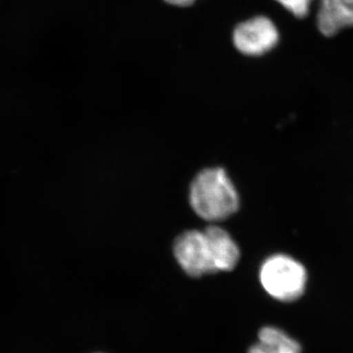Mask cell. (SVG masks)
Wrapping results in <instances>:
<instances>
[{
	"label": "cell",
	"mask_w": 353,
	"mask_h": 353,
	"mask_svg": "<svg viewBox=\"0 0 353 353\" xmlns=\"http://www.w3.org/2000/svg\"><path fill=\"white\" fill-rule=\"evenodd\" d=\"M294 17L303 19L308 15L313 0H275Z\"/></svg>",
	"instance_id": "obj_8"
},
{
	"label": "cell",
	"mask_w": 353,
	"mask_h": 353,
	"mask_svg": "<svg viewBox=\"0 0 353 353\" xmlns=\"http://www.w3.org/2000/svg\"><path fill=\"white\" fill-rule=\"evenodd\" d=\"M248 353H301V347L283 330L266 326L260 330L259 341Z\"/></svg>",
	"instance_id": "obj_7"
},
{
	"label": "cell",
	"mask_w": 353,
	"mask_h": 353,
	"mask_svg": "<svg viewBox=\"0 0 353 353\" xmlns=\"http://www.w3.org/2000/svg\"><path fill=\"white\" fill-rule=\"evenodd\" d=\"M215 273L233 270L240 260V248L222 228L208 227L204 231Z\"/></svg>",
	"instance_id": "obj_5"
},
{
	"label": "cell",
	"mask_w": 353,
	"mask_h": 353,
	"mask_svg": "<svg viewBox=\"0 0 353 353\" xmlns=\"http://www.w3.org/2000/svg\"><path fill=\"white\" fill-rule=\"evenodd\" d=\"M166 3L170 4V6H178V7H188L192 6L196 0H164Z\"/></svg>",
	"instance_id": "obj_9"
},
{
	"label": "cell",
	"mask_w": 353,
	"mask_h": 353,
	"mask_svg": "<svg viewBox=\"0 0 353 353\" xmlns=\"http://www.w3.org/2000/svg\"><path fill=\"white\" fill-rule=\"evenodd\" d=\"M316 23L326 38L336 36L345 28L353 27V0H320Z\"/></svg>",
	"instance_id": "obj_6"
},
{
	"label": "cell",
	"mask_w": 353,
	"mask_h": 353,
	"mask_svg": "<svg viewBox=\"0 0 353 353\" xmlns=\"http://www.w3.org/2000/svg\"><path fill=\"white\" fill-rule=\"evenodd\" d=\"M280 41V32L273 21L256 16L236 26L233 41L236 50L248 57H261L273 50Z\"/></svg>",
	"instance_id": "obj_3"
},
{
	"label": "cell",
	"mask_w": 353,
	"mask_h": 353,
	"mask_svg": "<svg viewBox=\"0 0 353 353\" xmlns=\"http://www.w3.org/2000/svg\"><path fill=\"white\" fill-rule=\"evenodd\" d=\"M190 205L202 219L221 221L234 214L240 206L236 188L222 168L201 172L190 185Z\"/></svg>",
	"instance_id": "obj_1"
},
{
	"label": "cell",
	"mask_w": 353,
	"mask_h": 353,
	"mask_svg": "<svg viewBox=\"0 0 353 353\" xmlns=\"http://www.w3.org/2000/svg\"><path fill=\"white\" fill-rule=\"evenodd\" d=\"M259 279L269 296L282 303H292L305 292L307 272L301 262L289 255L275 254L261 265Z\"/></svg>",
	"instance_id": "obj_2"
},
{
	"label": "cell",
	"mask_w": 353,
	"mask_h": 353,
	"mask_svg": "<svg viewBox=\"0 0 353 353\" xmlns=\"http://www.w3.org/2000/svg\"><path fill=\"white\" fill-rule=\"evenodd\" d=\"M174 254L183 270L190 277L215 273L204 231L192 230L179 236L174 245Z\"/></svg>",
	"instance_id": "obj_4"
}]
</instances>
